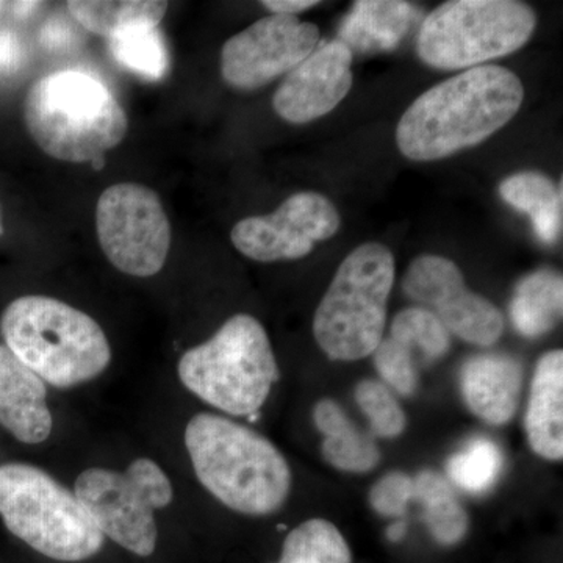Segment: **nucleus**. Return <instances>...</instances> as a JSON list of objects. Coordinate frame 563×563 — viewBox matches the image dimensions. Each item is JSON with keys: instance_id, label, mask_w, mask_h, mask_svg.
<instances>
[{"instance_id": "obj_20", "label": "nucleus", "mask_w": 563, "mask_h": 563, "mask_svg": "<svg viewBox=\"0 0 563 563\" xmlns=\"http://www.w3.org/2000/svg\"><path fill=\"white\" fill-rule=\"evenodd\" d=\"M563 312L562 274L539 269L518 282L510 301V320L526 339H540L553 331Z\"/></svg>"}, {"instance_id": "obj_16", "label": "nucleus", "mask_w": 563, "mask_h": 563, "mask_svg": "<svg viewBox=\"0 0 563 563\" xmlns=\"http://www.w3.org/2000/svg\"><path fill=\"white\" fill-rule=\"evenodd\" d=\"M0 426L18 442H46L54 428L47 384L0 344Z\"/></svg>"}, {"instance_id": "obj_27", "label": "nucleus", "mask_w": 563, "mask_h": 563, "mask_svg": "<svg viewBox=\"0 0 563 563\" xmlns=\"http://www.w3.org/2000/svg\"><path fill=\"white\" fill-rule=\"evenodd\" d=\"M390 339L412 352L420 351L426 362L439 361L451 347V333L424 307H410L396 314L391 322Z\"/></svg>"}, {"instance_id": "obj_34", "label": "nucleus", "mask_w": 563, "mask_h": 563, "mask_svg": "<svg viewBox=\"0 0 563 563\" xmlns=\"http://www.w3.org/2000/svg\"><path fill=\"white\" fill-rule=\"evenodd\" d=\"M40 2H14L13 11L16 16L27 18L33 11L38 9Z\"/></svg>"}, {"instance_id": "obj_35", "label": "nucleus", "mask_w": 563, "mask_h": 563, "mask_svg": "<svg viewBox=\"0 0 563 563\" xmlns=\"http://www.w3.org/2000/svg\"><path fill=\"white\" fill-rule=\"evenodd\" d=\"M3 228H2V217H0V235H2Z\"/></svg>"}, {"instance_id": "obj_32", "label": "nucleus", "mask_w": 563, "mask_h": 563, "mask_svg": "<svg viewBox=\"0 0 563 563\" xmlns=\"http://www.w3.org/2000/svg\"><path fill=\"white\" fill-rule=\"evenodd\" d=\"M273 14H282V16H295L296 13H301L318 5L317 0H265L262 2Z\"/></svg>"}, {"instance_id": "obj_10", "label": "nucleus", "mask_w": 563, "mask_h": 563, "mask_svg": "<svg viewBox=\"0 0 563 563\" xmlns=\"http://www.w3.org/2000/svg\"><path fill=\"white\" fill-rule=\"evenodd\" d=\"M96 231L103 254L121 273L152 277L172 247V225L157 192L144 185H111L96 206Z\"/></svg>"}, {"instance_id": "obj_26", "label": "nucleus", "mask_w": 563, "mask_h": 563, "mask_svg": "<svg viewBox=\"0 0 563 563\" xmlns=\"http://www.w3.org/2000/svg\"><path fill=\"white\" fill-rule=\"evenodd\" d=\"M114 60L146 80H161L168 73L169 57L158 29H141L109 40Z\"/></svg>"}, {"instance_id": "obj_4", "label": "nucleus", "mask_w": 563, "mask_h": 563, "mask_svg": "<svg viewBox=\"0 0 563 563\" xmlns=\"http://www.w3.org/2000/svg\"><path fill=\"white\" fill-rule=\"evenodd\" d=\"M24 121L40 150L55 161L87 163L124 140L128 114L106 84L81 70L52 73L32 85Z\"/></svg>"}, {"instance_id": "obj_28", "label": "nucleus", "mask_w": 563, "mask_h": 563, "mask_svg": "<svg viewBox=\"0 0 563 563\" xmlns=\"http://www.w3.org/2000/svg\"><path fill=\"white\" fill-rule=\"evenodd\" d=\"M355 402L372 428V435L393 440L407 428V417L395 393L377 379H363L355 385Z\"/></svg>"}, {"instance_id": "obj_22", "label": "nucleus", "mask_w": 563, "mask_h": 563, "mask_svg": "<svg viewBox=\"0 0 563 563\" xmlns=\"http://www.w3.org/2000/svg\"><path fill=\"white\" fill-rule=\"evenodd\" d=\"M66 7L81 27L109 40L141 29H157L168 11V2L158 0H69Z\"/></svg>"}, {"instance_id": "obj_2", "label": "nucleus", "mask_w": 563, "mask_h": 563, "mask_svg": "<svg viewBox=\"0 0 563 563\" xmlns=\"http://www.w3.org/2000/svg\"><path fill=\"white\" fill-rule=\"evenodd\" d=\"M185 448L202 487L233 512L268 517L290 496V465L262 433L209 412L185 428Z\"/></svg>"}, {"instance_id": "obj_6", "label": "nucleus", "mask_w": 563, "mask_h": 563, "mask_svg": "<svg viewBox=\"0 0 563 563\" xmlns=\"http://www.w3.org/2000/svg\"><path fill=\"white\" fill-rule=\"evenodd\" d=\"M0 518L16 539L52 561H88L106 540L76 493L31 463L0 465Z\"/></svg>"}, {"instance_id": "obj_13", "label": "nucleus", "mask_w": 563, "mask_h": 563, "mask_svg": "<svg viewBox=\"0 0 563 563\" xmlns=\"http://www.w3.org/2000/svg\"><path fill=\"white\" fill-rule=\"evenodd\" d=\"M342 225L335 206L320 192L292 195L266 217L236 222L233 246L255 262L298 261L313 251L314 243L332 239Z\"/></svg>"}, {"instance_id": "obj_5", "label": "nucleus", "mask_w": 563, "mask_h": 563, "mask_svg": "<svg viewBox=\"0 0 563 563\" xmlns=\"http://www.w3.org/2000/svg\"><path fill=\"white\" fill-rule=\"evenodd\" d=\"M180 383L201 401L232 417H254L279 380L268 333L251 314L229 318L177 365Z\"/></svg>"}, {"instance_id": "obj_17", "label": "nucleus", "mask_w": 563, "mask_h": 563, "mask_svg": "<svg viewBox=\"0 0 563 563\" xmlns=\"http://www.w3.org/2000/svg\"><path fill=\"white\" fill-rule=\"evenodd\" d=\"M526 437L533 453L544 461L563 457V351L547 352L533 372L528 409L525 415Z\"/></svg>"}, {"instance_id": "obj_14", "label": "nucleus", "mask_w": 563, "mask_h": 563, "mask_svg": "<svg viewBox=\"0 0 563 563\" xmlns=\"http://www.w3.org/2000/svg\"><path fill=\"white\" fill-rule=\"evenodd\" d=\"M354 54L342 41H329L290 70L274 95L282 120L306 124L331 113L346 98L354 81Z\"/></svg>"}, {"instance_id": "obj_23", "label": "nucleus", "mask_w": 563, "mask_h": 563, "mask_svg": "<svg viewBox=\"0 0 563 563\" xmlns=\"http://www.w3.org/2000/svg\"><path fill=\"white\" fill-rule=\"evenodd\" d=\"M413 501L422 507V521L437 543L455 547L468 536L470 515L442 473L422 470L413 477Z\"/></svg>"}, {"instance_id": "obj_33", "label": "nucleus", "mask_w": 563, "mask_h": 563, "mask_svg": "<svg viewBox=\"0 0 563 563\" xmlns=\"http://www.w3.org/2000/svg\"><path fill=\"white\" fill-rule=\"evenodd\" d=\"M406 533L407 523L402 520V518H399V520H396L395 523H391L387 528V539L393 543L401 542L404 537H406Z\"/></svg>"}, {"instance_id": "obj_36", "label": "nucleus", "mask_w": 563, "mask_h": 563, "mask_svg": "<svg viewBox=\"0 0 563 563\" xmlns=\"http://www.w3.org/2000/svg\"><path fill=\"white\" fill-rule=\"evenodd\" d=\"M3 7H5V3L0 2V13H2Z\"/></svg>"}, {"instance_id": "obj_12", "label": "nucleus", "mask_w": 563, "mask_h": 563, "mask_svg": "<svg viewBox=\"0 0 563 563\" xmlns=\"http://www.w3.org/2000/svg\"><path fill=\"white\" fill-rule=\"evenodd\" d=\"M318 41L312 22L282 14L262 18L222 46V79L236 90H258L306 60Z\"/></svg>"}, {"instance_id": "obj_30", "label": "nucleus", "mask_w": 563, "mask_h": 563, "mask_svg": "<svg viewBox=\"0 0 563 563\" xmlns=\"http://www.w3.org/2000/svg\"><path fill=\"white\" fill-rule=\"evenodd\" d=\"M413 477L404 472H390L380 477L369 490L374 512L387 518H402L413 501Z\"/></svg>"}, {"instance_id": "obj_31", "label": "nucleus", "mask_w": 563, "mask_h": 563, "mask_svg": "<svg viewBox=\"0 0 563 563\" xmlns=\"http://www.w3.org/2000/svg\"><path fill=\"white\" fill-rule=\"evenodd\" d=\"M22 62V47L16 33L0 31V76L16 73Z\"/></svg>"}, {"instance_id": "obj_18", "label": "nucleus", "mask_w": 563, "mask_h": 563, "mask_svg": "<svg viewBox=\"0 0 563 563\" xmlns=\"http://www.w3.org/2000/svg\"><path fill=\"white\" fill-rule=\"evenodd\" d=\"M420 11L401 0H358L340 25L339 41L354 54L396 49L417 24Z\"/></svg>"}, {"instance_id": "obj_25", "label": "nucleus", "mask_w": 563, "mask_h": 563, "mask_svg": "<svg viewBox=\"0 0 563 563\" xmlns=\"http://www.w3.org/2000/svg\"><path fill=\"white\" fill-rule=\"evenodd\" d=\"M274 563H352V551L332 521L310 518L288 532Z\"/></svg>"}, {"instance_id": "obj_3", "label": "nucleus", "mask_w": 563, "mask_h": 563, "mask_svg": "<svg viewBox=\"0 0 563 563\" xmlns=\"http://www.w3.org/2000/svg\"><path fill=\"white\" fill-rule=\"evenodd\" d=\"M0 333L14 355L44 383L73 388L101 376L111 346L95 318L49 296H21L3 310Z\"/></svg>"}, {"instance_id": "obj_7", "label": "nucleus", "mask_w": 563, "mask_h": 563, "mask_svg": "<svg viewBox=\"0 0 563 563\" xmlns=\"http://www.w3.org/2000/svg\"><path fill=\"white\" fill-rule=\"evenodd\" d=\"M395 257L380 243L355 247L336 269L313 318V335L331 361L355 362L384 340Z\"/></svg>"}, {"instance_id": "obj_29", "label": "nucleus", "mask_w": 563, "mask_h": 563, "mask_svg": "<svg viewBox=\"0 0 563 563\" xmlns=\"http://www.w3.org/2000/svg\"><path fill=\"white\" fill-rule=\"evenodd\" d=\"M374 366L379 373L380 380L391 391L401 396H412L418 388V365L413 352L404 344L388 336L373 352Z\"/></svg>"}, {"instance_id": "obj_21", "label": "nucleus", "mask_w": 563, "mask_h": 563, "mask_svg": "<svg viewBox=\"0 0 563 563\" xmlns=\"http://www.w3.org/2000/svg\"><path fill=\"white\" fill-rule=\"evenodd\" d=\"M499 195L514 209L531 218L533 232L544 244H554L562 235V184L542 173L523 172L507 177Z\"/></svg>"}, {"instance_id": "obj_11", "label": "nucleus", "mask_w": 563, "mask_h": 563, "mask_svg": "<svg viewBox=\"0 0 563 563\" xmlns=\"http://www.w3.org/2000/svg\"><path fill=\"white\" fill-rule=\"evenodd\" d=\"M402 291L429 307L448 332L476 346H493L504 332V317L495 303L468 290L453 261L440 255H420L410 263ZM424 307V309H426Z\"/></svg>"}, {"instance_id": "obj_19", "label": "nucleus", "mask_w": 563, "mask_h": 563, "mask_svg": "<svg viewBox=\"0 0 563 563\" xmlns=\"http://www.w3.org/2000/svg\"><path fill=\"white\" fill-rule=\"evenodd\" d=\"M313 421L322 435V459L333 468L363 474L379 465L383 454L374 437L355 426L339 402L324 398L314 404Z\"/></svg>"}, {"instance_id": "obj_24", "label": "nucleus", "mask_w": 563, "mask_h": 563, "mask_svg": "<svg viewBox=\"0 0 563 563\" xmlns=\"http://www.w3.org/2000/svg\"><path fill=\"white\" fill-rule=\"evenodd\" d=\"M506 459L501 446L490 437L477 435L459 448L444 465L453 487L472 495H483L495 487L504 472Z\"/></svg>"}, {"instance_id": "obj_8", "label": "nucleus", "mask_w": 563, "mask_h": 563, "mask_svg": "<svg viewBox=\"0 0 563 563\" xmlns=\"http://www.w3.org/2000/svg\"><path fill=\"white\" fill-rule=\"evenodd\" d=\"M536 25V13L523 2L451 0L422 20L418 57L437 69L477 68L521 49Z\"/></svg>"}, {"instance_id": "obj_1", "label": "nucleus", "mask_w": 563, "mask_h": 563, "mask_svg": "<svg viewBox=\"0 0 563 563\" xmlns=\"http://www.w3.org/2000/svg\"><path fill=\"white\" fill-rule=\"evenodd\" d=\"M525 88L503 66H477L435 85L406 110L396 129L404 157L433 162L483 143L520 110Z\"/></svg>"}, {"instance_id": "obj_15", "label": "nucleus", "mask_w": 563, "mask_h": 563, "mask_svg": "<svg viewBox=\"0 0 563 563\" xmlns=\"http://www.w3.org/2000/svg\"><path fill=\"white\" fill-rule=\"evenodd\" d=\"M525 369L514 355L484 352L466 358L459 388L466 407L490 426L509 424L523 391Z\"/></svg>"}, {"instance_id": "obj_9", "label": "nucleus", "mask_w": 563, "mask_h": 563, "mask_svg": "<svg viewBox=\"0 0 563 563\" xmlns=\"http://www.w3.org/2000/svg\"><path fill=\"white\" fill-rule=\"evenodd\" d=\"M74 493L106 539L139 558L155 553V512L174 499L172 481L157 462L135 459L125 472L85 470L76 479Z\"/></svg>"}]
</instances>
